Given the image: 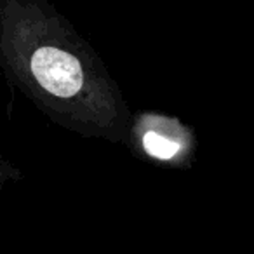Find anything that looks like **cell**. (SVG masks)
<instances>
[{"label": "cell", "instance_id": "6da1fadb", "mask_svg": "<svg viewBox=\"0 0 254 254\" xmlns=\"http://www.w3.org/2000/svg\"><path fill=\"white\" fill-rule=\"evenodd\" d=\"M0 70L40 113L84 139L126 145L132 110L91 44L47 0H0Z\"/></svg>", "mask_w": 254, "mask_h": 254}, {"label": "cell", "instance_id": "7a4b0ae2", "mask_svg": "<svg viewBox=\"0 0 254 254\" xmlns=\"http://www.w3.org/2000/svg\"><path fill=\"white\" fill-rule=\"evenodd\" d=\"M126 146L136 157L173 169L191 166L197 150V138L178 117L159 112L132 113Z\"/></svg>", "mask_w": 254, "mask_h": 254}, {"label": "cell", "instance_id": "3957f363", "mask_svg": "<svg viewBox=\"0 0 254 254\" xmlns=\"http://www.w3.org/2000/svg\"><path fill=\"white\" fill-rule=\"evenodd\" d=\"M23 173L16 164H12L11 160L7 159H0V195L4 193L5 187L14 181L21 180Z\"/></svg>", "mask_w": 254, "mask_h": 254}]
</instances>
